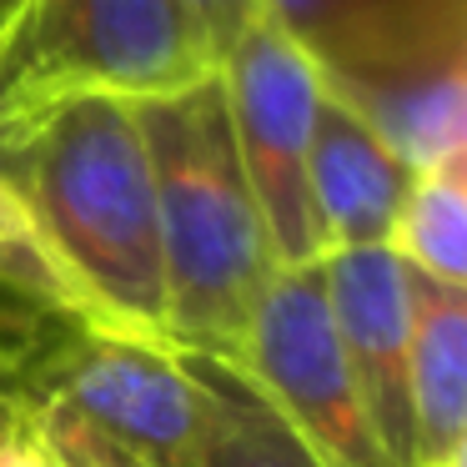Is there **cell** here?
I'll return each mask as SVG.
<instances>
[{
	"label": "cell",
	"instance_id": "cell-1",
	"mask_svg": "<svg viewBox=\"0 0 467 467\" xmlns=\"http://www.w3.org/2000/svg\"><path fill=\"white\" fill-rule=\"evenodd\" d=\"M11 182L116 332L171 347L156 171L136 101L66 96L41 106L16 136Z\"/></svg>",
	"mask_w": 467,
	"mask_h": 467
},
{
	"label": "cell",
	"instance_id": "cell-2",
	"mask_svg": "<svg viewBox=\"0 0 467 467\" xmlns=\"http://www.w3.org/2000/svg\"><path fill=\"white\" fill-rule=\"evenodd\" d=\"M156 171L166 337L176 352L236 362L252 312L282 272L226 121L222 81L136 101Z\"/></svg>",
	"mask_w": 467,
	"mask_h": 467
},
{
	"label": "cell",
	"instance_id": "cell-3",
	"mask_svg": "<svg viewBox=\"0 0 467 467\" xmlns=\"http://www.w3.org/2000/svg\"><path fill=\"white\" fill-rule=\"evenodd\" d=\"M216 76L192 0H11L0 16V106L16 131L66 96L156 101Z\"/></svg>",
	"mask_w": 467,
	"mask_h": 467
},
{
	"label": "cell",
	"instance_id": "cell-4",
	"mask_svg": "<svg viewBox=\"0 0 467 467\" xmlns=\"http://www.w3.org/2000/svg\"><path fill=\"white\" fill-rule=\"evenodd\" d=\"M216 81H222L232 141L242 156L246 186L256 196L276 266L282 272L317 266L327 256V236L312 212L306 161H312L317 111L327 96L322 71L302 51V41L286 36L262 11L222 56Z\"/></svg>",
	"mask_w": 467,
	"mask_h": 467
},
{
	"label": "cell",
	"instance_id": "cell-5",
	"mask_svg": "<svg viewBox=\"0 0 467 467\" xmlns=\"http://www.w3.org/2000/svg\"><path fill=\"white\" fill-rule=\"evenodd\" d=\"M21 402L76 417L141 467H202L206 382L196 357L131 337L61 327Z\"/></svg>",
	"mask_w": 467,
	"mask_h": 467
},
{
	"label": "cell",
	"instance_id": "cell-6",
	"mask_svg": "<svg viewBox=\"0 0 467 467\" xmlns=\"http://www.w3.org/2000/svg\"><path fill=\"white\" fill-rule=\"evenodd\" d=\"M327 467H397L382 447L327 312L322 266L276 272L226 362Z\"/></svg>",
	"mask_w": 467,
	"mask_h": 467
},
{
	"label": "cell",
	"instance_id": "cell-7",
	"mask_svg": "<svg viewBox=\"0 0 467 467\" xmlns=\"http://www.w3.org/2000/svg\"><path fill=\"white\" fill-rule=\"evenodd\" d=\"M327 312L352 367L357 397L397 467H412L407 357H412V272L387 246H337L322 262Z\"/></svg>",
	"mask_w": 467,
	"mask_h": 467
},
{
	"label": "cell",
	"instance_id": "cell-8",
	"mask_svg": "<svg viewBox=\"0 0 467 467\" xmlns=\"http://www.w3.org/2000/svg\"><path fill=\"white\" fill-rule=\"evenodd\" d=\"M306 186H312V212L327 236V252H337V246H387V232H392L402 196L412 186V166L347 101L322 96Z\"/></svg>",
	"mask_w": 467,
	"mask_h": 467
},
{
	"label": "cell",
	"instance_id": "cell-9",
	"mask_svg": "<svg viewBox=\"0 0 467 467\" xmlns=\"http://www.w3.org/2000/svg\"><path fill=\"white\" fill-rule=\"evenodd\" d=\"M412 467H467V286L412 272Z\"/></svg>",
	"mask_w": 467,
	"mask_h": 467
},
{
	"label": "cell",
	"instance_id": "cell-10",
	"mask_svg": "<svg viewBox=\"0 0 467 467\" xmlns=\"http://www.w3.org/2000/svg\"><path fill=\"white\" fill-rule=\"evenodd\" d=\"M0 302L26 306L36 317H51V322L86 327V332L121 337L116 322L101 312V302L81 286V276L56 256L36 212L26 206L21 186L5 171H0Z\"/></svg>",
	"mask_w": 467,
	"mask_h": 467
},
{
	"label": "cell",
	"instance_id": "cell-11",
	"mask_svg": "<svg viewBox=\"0 0 467 467\" xmlns=\"http://www.w3.org/2000/svg\"><path fill=\"white\" fill-rule=\"evenodd\" d=\"M387 252L427 282L467 286V156L412 171Z\"/></svg>",
	"mask_w": 467,
	"mask_h": 467
},
{
	"label": "cell",
	"instance_id": "cell-12",
	"mask_svg": "<svg viewBox=\"0 0 467 467\" xmlns=\"http://www.w3.org/2000/svg\"><path fill=\"white\" fill-rule=\"evenodd\" d=\"M206 382L202 467H327L226 362L196 357Z\"/></svg>",
	"mask_w": 467,
	"mask_h": 467
},
{
	"label": "cell",
	"instance_id": "cell-13",
	"mask_svg": "<svg viewBox=\"0 0 467 467\" xmlns=\"http://www.w3.org/2000/svg\"><path fill=\"white\" fill-rule=\"evenodd\" d=\"M21 427L46 467H141L136 457H126L121 447H111L106 437H96L91 427H81L76 417L56 412V407L21 402Z\"/></svg>",
	"mask_w": 467,
	"mask_h": 467
},
{
	"label": "cell",
	"instance_id": "cell-14",
	"mask_svg": "<svg viewBox=\"0 0 467 467\" xmlns=\"http://www.w3.org/2000/svg\"><path fill=\"white\" fill-rule=\"evenodd\" d=\"M61 327H71V322H51V317H36L26 306L0 302V407L26 397L31 367L41 362V352L51 347V337Z\"/></svg>",
	"mask_w": 467,
	"mask_h": 467
},
{
	"label": "cell",
	"instance_id": "cell-15",
	"mask_svg": "<svg viewBox=\"0 0 467 467\" xmlns=\"http://www.w3.org/2000/svg\"><path fill=\"white\" fill-rule=\"evenodd\" d=\"M192 11L206 31V46H212L216 66H222V56L232 51V41L262 16V0H192Z\"/></svg>",
	"mask_w": 467,
	"mask_h": 467
},
{
	"label": "cell",
	"instance_id": "cell-16",
	"mask_svg": "<svg viewBox=\"0 0 467 467\" xmlns=\"http://www.w3.org/2000/svg\"><path fill=\"white\" fill-rule=\"evenodd\" d=\"M0 467H46V462H41V452H36V442L26 437L21 417L11 422V432L0 437Z\"/></svg>",
	"mask_w": 467,
	"mask_h": 467
},
{
	"label": "cell",
	"instance_id": "cell-17",
	"mask_svg": "<svg viewBox=\"0 0 467 467\" xmlns=\"http://www.w3.org/2000/svg\"><path fill=\"white\" fill-rule=\"evenodd\" d=\"M16 121H11V111H5V106H0V171L11 176V156H16Z\"/></svg>",
	"mask_w": 467,
	"mask_h": 467
},
{
	"label": "cell",
	"instance_id": "cell-18",
	"mask_svg": "<svg viewBox=\"0 0 467 467\" xmlns=\"http://www.w3.org/2000/svg\"><path fill=\"white\" fill-rule=\"evenodd\" d=\"M5 5H11V0H0V16H5Z\"/></svg>",
	"mask_w": 467,
	"mask_h": 467
}]
</instances>
